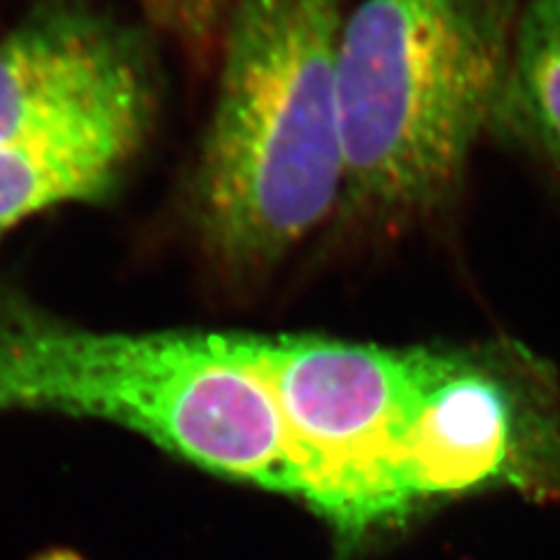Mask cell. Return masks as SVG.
<instances>
[{
    "label": "cell",
    "mask_w": 560,
    "mask_h": 560,
    "mask_svg": "<svg viewBox=\"0 0 560 560\" xmlns=\"http://www.w3.org/2000/svg\"><path fill=\"white\" fill-rule=\"evenodd\" d=\"M346 0H238L191 180L208 259L232 280L276 271L343 201L337 49Z\"/></svg>",
    "instance_id": "obj_1"
},
{
    "label": "cell",
    "mask_w": 560,
    "mask_h": 560,
    "mask_svg": "<svg viewBox=\"0 0 560 560\" xmlns=\"http://www.w3.org/2000/svg\"><path fill=\"white\" fill-rule=\"evenodd\" d=\"M0 413L101 420L210 475L300 498L273 393L232 331L98 329L0 288Z\"/></svg>",
    "instance_id": "obj_2"
},
{
    "label": "cell",
    "mask_w": 560,
    "mask_h": 560,
    "mask_svg": "<svg viewBox=\"0 0 560 560\" xmlns=\"http://www.w3.org/2000/svg\"><path fill=\"white\" fill-rule=\"evenodd\" d=\"M525 0H360L346 12L337 92L341 208L399 226L442 210L493 119Z\"/></svg>",
    "instance_id": "obj_3"
},
{
    "label": "cell",
    "mask_w": 560,
    "mask_h": 560,
    "mask_svg": "<svg viewBox=\"0 0 560 560\" xmlns=\"http://www.w3.org/2000/svg\"><path fill=\"white\" fill-rule=\"evenodd\" d=\"M232 335L283 418L296 500L331 525L339 547L353 551L405 523L413 506L399 477V442L444 348Z\"/></svg>",
    "instance_id": "obj_4"
},
{
    "label": "cell",
    "mask_w": 560,
    "mask_h": 560,
    "mask_svg": "<svg viewBox=\"0 0 560 560\" xmlns=\"http://www.w3.org/2000/svg\"><path fill=\"white\" fill-rule=\"evenodd\" d=\"M413 512L490 486L560 502V388L514 343L444 348L399 442Z\"/></svg>",
    "instance_id": "obj_5"
},
{
    "label": "cell",
    "mask_w": 560,
    "mask_h": 560,
    "mask_svg": "<svg viewBox=\"0 0 560 560\" xmlns=\"http://www.w3.org/2000/svg\"><path fill=\"white\" fill-rule=\"evenodd\" d=\"M154 108L143 45L90 8L47 3L0 38V150L98 138L145 145Z\"/></svg>",
    "instance_id": "obj_6"
},
{
    "label": "cell",
    "mask_w": 560,
    "mask_h": 560,
    "mask_svg": "<svg viewBox=\"0 0 560 560\" xmlns=\"http://www.w3.org/2000/svg\"><path fill=\"white\" fill-rule=\"evenodd\" d=\"M140 150L117 138L0 150V236L55 206L105 197Z\"/></svg>",
    "instance_id": "obj_7"
},
{
    "label": "cell",
    "mask_w": 560,
    "mask_h": 560,
    "mask_svg": "<svg viewBox=\"0 0 560 560\" xmlns=\"http://www.w3.org/2000/svg\"><path fill=\"white\" fill-rule=\"evenodd\" d=\"M493 131L560 175V0H525Z\"/></svg>",
    "instance_id": "obj_8"
},
{
    "label": "cell",
    "mask_w": 560,
    "mask_h": 560,
    "mask_svg": "<svg viewBox=\"0 0 560 560\" xmlns=\"http://www.w3.org/2000/svg\"><path fill=\"white\" fill-rule=\"evenodd\" d=\"M150 20L197 55H213L238 0H138Z\"/></svg>",
    "instance_id": "obj_9"
}]
</instances>
